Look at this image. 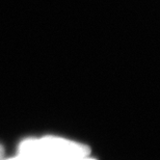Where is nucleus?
<instances>
[{
  "label": "nucleus",
  "mask_w": 160,
  "mask_h": 160,
  "mask_svg": "<svg viewBox=\"0 0 160 160\" xmlns=\"http://www.w3.org/2000/svg\"><path fill=\"white\" fill-rule=\"evenodd\" d=\"M1 160H20V159H19L18 156H16V157H12V158H8V159H1Z\"/></svg>",
  "instance_id": "nucleus-5"
},
{
  "label": "nucleus",
  "mask_w": 160,
  "mask_h": 160,
  "mask_svg": "<svg viewBox=\"0 0 160 160\" xmlns=\"http://www.w3.org/2000/svg\"><path fill=\"white\" fill-rule=\"evenodd\" d=\"M39 148L44 160H74L89 156L88 146L60 137L40 138Z\"/></svg>",
  "instance_id": "nucleus-1"
},
{
  "label": "nucleus",
  "mask_w": 160,
  "mask_h": 160,
  "mask_svg": "<svg viewBox=\"0 0 160 160\" xmlns=\"http://www.w3.org/2000/svg\"><path fill=\"white\" fill-rule=\"evenodd\" d=\"M74 160H96V159H92L89 157V156H86V157H82V158H78V159H74Z\"/></svg>",
  "instance_id": "nucleus-4"
},
{
  "label": "nucleus",
  "mask_w": 160,
  "mask_h": 160,
  "mask_svg": "<svg viewBox=\"0 0 160 160\" xmlns=\"http://www.w3.org/2000/svg\"><path fill=\"white\" fill-rule=\"evenodd\" d=\"M3 155H4V150H3V147L0 145V160L3 158Z\"/></svg>",
  "instance_id": "nucleus-3"
},
{
  "label": "nucleus",
  "mask_w": 160,
  "mask_h": 160,
  "mask_svg": "<svg viewBox=\"0 0 160 160\" xmlns=\"http://www.w3.org/2000/svg\"><path fill=\"white\" fill-rule=\"evenodd\" d=\"M17 156L20 160H44L40 153L39 139L28 138L23 140L19 146Z\"/></svg>",
  "instance_id": "nucleus-2"
}]
</instances>
